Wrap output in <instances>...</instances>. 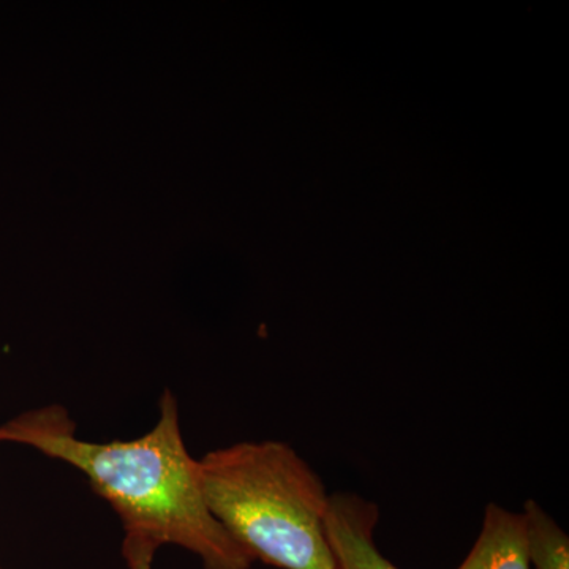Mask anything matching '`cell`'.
<instances>
[{
    "label": "cell",
    "mask_w": 569,
    "mask_h": 569,
    "mask_svg": "<svg viewBox=\"0 0 569 569\" xmlns=\"http://www.w3.org/2000/svg\"><path fill=\"white\" fill-rule=\"evenodd\" d=\"M213 518L252 557L279 569H339L325 531V482L282 441H244L198 460Z\"/></svg>",
    "instance_id": "obj_2"
},
{
    "label": "cell",
    "mask_w": 569,
    "mask_h": 569,
    "mask_svg": "<svg viewBox=\"0 0 569 569\" xmlns=\"http://www.w3.org/2000/svg\"><path fill=\"white\" fill-rule=\"evenodd\" d=\"M458 569H531L523 516L488 505L481 533Z\"/></svg>",
    "instance_id": "obj_4"
},
{
    "label": "cell",
    "mask_w": 569,
    "mask_h": 569,
    "mask_svg": "<svg viewBox=\"0 0 569 569\" xmlns=\"http://www.w3.org/2000/svg\"><path fill=\"white\" fill-rule=\"evenodd\" d=\"M380 511L358 493L329 496L325 518L326 538L339 569H399L378 550L376 527Z\"/></svg>",
    "instance_id": "obj_3"
},
{
    "label": "cell",
    "mask_w": 569,
    "mask_h": 569,
    "mask_svg": "<svg viewBox=\"0 0 569 569\" xmlns=\"http://www.w3.org/2000/svg\"><path fill=\"white\" fill-rule=\"evenodd\" d=\"M0 441L28 445L80 470L118 512L126 538L157 549L179 546L200 557L204 569L252 567V557L206 505L198 460L183 443L178 402L170 391L160 399L157 425L137 440H81L69 413L52 406L0 426Z\"/></svg>",
    "instance_id": "obj_1"
},
{
    "label": "cell",
    "mask_w": 569,
    "mask_h": 569,
    "mask_svg": "<svg viewBox=\"0 0 569 569\" xmlns=\"http://www.w3.org/2000/svg\"><path fill=\"white\" fill-rule=\"evenodd\" d=\"M157 548L141 539H123V557L129 569H153V556Z\"/></svg>",
    "instance_id": "obj_6"
},
{
    "label": "cell",
    "mask_w": 569,
    "mask_h": 569,
    "mask_svg": "<svg viewBox=\"0 0 569 569\" xmlns=\"http://www.w3.org/2000/svg\"><path fill=\"white\" fill-rule=\"evenodd\" d=\"M527 545L535 569H569V538L537 501L523 505Z\"/></svg>",
    "instance_id": "obj_5"
}]
</instances>
